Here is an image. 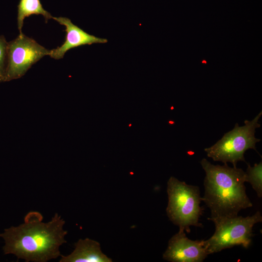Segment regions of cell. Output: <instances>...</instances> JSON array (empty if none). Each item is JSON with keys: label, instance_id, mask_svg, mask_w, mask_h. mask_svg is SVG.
<instances>
[{"label": "cell", "instance_id": "1", "mask_svg": "<svg viewBox=\"0 0 262 262\" xmlns=\"http://www.w3.org/2000/svg\"><path fill=\"white\" fill-rule=\"evenodd\" d=\"M43 220L40 213L31 211L23 223L5 229L0 233L5 241L4 254H14L27 262H46L61 256L60 247L66 243L65 221L57 213L48 222Z\"/></svg>", "mask_w": 262, "mask_h": 262}, {"label": "cell", "instance_id": "2", "mask_svg": "<svg viewBox=\"0 0 262 262\" xmlns=\"http://www.w3.org/2000/svg\"><path fill=\"white\" fill-rule=\"evenodd\" d=\"M200 164L205 172V192L201 200L210 209V217H230L252 207L246 193L245 172L227 163L214 165L203 158Z\"/></svg>", "mask_w": 262, "mask_h": 262}, {"label": "cell", "instance_id": "3", "mask_svg": "<svg viewBox=\"0 0 262 262\" xmlns=\"http://www.w3.org/2000/svg\"><path fill=\"white\" fill-rule=\"evenodd\" d=\"M168 202L166 212L169 220L187 233L190 227H202L199 222L202 209L199 187L186 184L174 177L167 183Z\"/></svg>", "mask_w": 262, "mask_h": 262}, {"label": "cell", "instance_id": "4", "mask_svg": "<svg viewBox=\"0 0 262 262\" xmlns=\"http://www.w3.org/2000/svg\"><path fill=\"white\" fill-rule=\"evenodd\" d=\"M215 227L214 234L204 240V246L208 255L220 252L235 246L248 248L251 243L253 227L262 222V216L259 211L252 216L230 217H209Z\"/></svg>", "mask_w": 262, "mask_h": 262}, {"label": "cell", "instance_id": "5", "mask_svg": "<svg viewBox=\"0 0 262 262\" xmlns=\"http://www.w3.org/2000/svg\"><path fill=\"white\" fill-rule=\"evenodd\" d=\"M262 111L252 120H245V125L240 127L236 123L234 128L225 133L212 147L205 148L207 156L214 161L229 162L236 167L239 161L246 162L244 153L249 148L256 150V144L261 139L255 137V130L261 125L259 119Z\"/></svg>", "mask_w": 262, "mask_h": 262}, {"label": "cell", "instance_id": "6", "mask_svg": "<svg viewBox=\"0 0 262 262\" xmlns=\"http://www.w3.org/2000/svg\"><path fill=\"white\" fill-rule=\"evenodd\" d=\"M48 50L23 33L8 42L4 82L23 76L31 66L46 55Z\"/></svg>", "mask_w": 262, "mask_h": 262}, {"label": "cell", "instance_id": "7", "mask_svg": "<svg viewBox=\"0 0 262 262\" xmlns=\"http://www.w3.org/2000/svg\"><path fill=\"white\" fill-rule=\"evenodd\" d=\"M208 255L204 240H190L179 229L169 240L163 258L171 262H202Z\"/></svg>", "mask_w": 262, "mask_h": 262}, {"label": "cell", "instance_id": "8", "mask_svg": "<svg viewBox=\"0 0 262 262\" xmlns=\"http://www.w3.org/2000/svg\"><path fill=\"white\" fill-rule=\"evenodd\" d=\"M53 19L66 27V36L64 43L56 49L50 50L49 56L55 59L63 58L69 49L86 45L106 43L108 40L90 34L74 24L70 19L65 17H52Z\"/></svg>", "mask_w": 262, "mask_h": 262}, {"label": "cell", "instance_id": "9", "mask_svg": "<svg viewBox=\"0 0 262 262\" xmlns=\"http://www.w3.org/2000/svg\"><path fill=\"white\" fill-rule=\"evenodd\" d=\"M74 250L67 256H61L60 262H112V260L104 254L100 244L86 238L79 239L75 244Z\"/></svg>", "mask_w": 262, "mask_h": 262}, {"label": "cell", "instance_id": "10", "mask_svg": "<svg viewBox=\"0 0 262 262\" xmlns=\"http://www.w3.org/2000/svg\"><path fill=\"white\" fill-rule=\"evenodd\" d=\"M32 15H41L47 23L48 20L52 18L49 13L45 10L40 0H20L17 5V27L19 34H22V28L25 18Z\"/></svg>", "mask_w": 262, "mask_h": 262}, {"label": "cell", "instance_id": "11", "mask_svg": "<svg viewBox=\"0 0 262 262\" xmlns=\"http://www.w3.org/2000/svg\"><path fill=\"white\" fill-rule=\"evenodd\" d=\"M262 163L255 164L251 166L247 164V168L245 172L246 182H248L255 191L259 197L262 196Z\"/></svg>", "mask_w": 262, "mask_h": 262}, {"label": "cell", "instance_id": "12", "mask_svg": "<svg viewBox=\"0 0 262 262\" xmlns=\"http://www.w3.org/2000/svg\"><path fill=\"white\" fill-rule=\"evenodd\" d=\"M8 42L3 36H0V82H4L7 60Z\"/></svg>", "mask_w": 262, "mask_h": 262}, {"label": "cell", "instance_id": "13", "mask_svg": "<svg viewBox=\"0 0 262 262\" xmlns=\"http://www.w3.org/2000/svg\"><path fill=\"white\" fill-rule=\"evenodd\" d=\"M202 63H203L206 64V61L204 60V61H202Z\"/></svg>", "mask_w": 262, "mask_h": 262}]
</instances>
